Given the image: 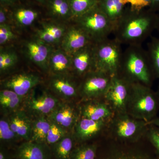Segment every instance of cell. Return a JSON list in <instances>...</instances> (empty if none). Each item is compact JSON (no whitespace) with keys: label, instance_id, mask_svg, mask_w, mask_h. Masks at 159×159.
Listing matches in <instances>:
<instances>
[{"label":"cell","instance_id":"ffe728a7","mask_svg":"<svg viewBox=\"0 0 159 159\" xmlns=\"http://www.w3.org/2000/svg\"><path fill=\"white\" fill-rule=\"evenodd\" d=\"M51 124V121L46 117H37L32 120L30 141L46 144Z\"/></svg>","mask_w":159,"mask_h":159},{"label":"cell","instance_id":"83f0119b","mask_svg":"<svg viewBox=\"0 0 159 159\" xmlns=\"http://www.w3.org/2000/svg\"><path fill=\"white\" fill-rule=\"evenodd\" d=\"M72 17L76 18L94 7L98 0H68Z\"/></svg>","mask_w":159,"mask_h":159},{"label":"cell","instance_id":"6da1fadb","mask_svg":"<svg viewBox=\"0 0 159 159\" xmlns=\"http://www.w3.org/2000/svg\"><path fill=\"white\" fill-rule=\"evenodd\" d=\"M157 13L146 9L128 7L115 26V38L122 44L141 45L156 29Z\"/></svg>","mask_w":159,"mask_h":159},{"label":"cell","instance_id":"52a82bcc","mask_svg":"<svg viewBox=\"0 0 159 159\" xmlns=\"http://www.w3.org/2000/svg\"><path fill=\"white\" fill-rule=\"evenodd\" d=\"M132 83L119 75L112 77L103 99L115 114L127 113Z\"/></svg>","mask_w":159,"mask_h":159},{"label":"cell","instance_id":"7dc6e473","mask_svg":"<svg viewBox=\"0 0 159 159\" xmlns=\"http://www.w3.org/2000/svg\"><path fill=\"white\" fill-rule=\"evenodd\" d=\"M16 159H20V158H16Z\"/></svg>","mask_w":159,"mask_h":159},{"label":"cell","instance_id":"60d3db41","mask_svg":"<svg viewBox=\"0 0 159 159\" xmlns=\"http://www.w3.org/2000/svg\"><path fill=\"white\" fill-rule=\"evenodd\" d=\"M17 0H0L1 5L4 6H12L16 2Z\"/></svg>","mask_w":159,"mask_h":159},{"label":"cell","instance_id":"7c38bea8","mask_svg":"<svg viewBox=\"0 0 159 159\" xmlns=\"http://www.w3.org/2000/svg\"><path fill=\"white\" fill-rule=\"evenodd\" d=\"M109 122L81 117L74 126V137L79 142L87 141L98 134L108 125Z\"/></svg>","mask_w":159,"mask_h":159},{"label":"cell","instance_id":"8992f818","mask_svg":"<svg viewBox=\"0 0 159 159\" xmlns=\"http://www.w3.org/2000/svg\"><path fill=\"white\" fill-rule=\"evenodd\" d=\"M111 135L125 142H135L146 135L149 125L143 120L136 119L127 113L115 114L109 122Z\"/></svg>","mask_w":159,"mask_h":159},{"label":"cell","instance_id":"8d00e7d4","mask_svg":"<svg viewBox=\"0 0 159 159\" xmlns=\"http://www.w3.org/2000/svg\"><path fill=\"white\" fill-rule=\"evenodd\" d=\"M37 36L39 39L47 44L53 43L58 42L52 34L43 29L38 31Z\"/></svg>","mask_w":159,"mask_h":159},{"label":"cell","instance_id":"4316f807","mask_svg":"<svg viewBox=\"0 0 159 159\" xmlns=\"http://www.w3.org/2000/svg\"><path fill=\"white\" fill-rule=\"evenodd\" d=\"M49 8L51 14L57 17H73L68 0H50Z\"/></svg>","mask_w":159,"mask_h":159},{"label":"cell","instance_id":"7402d4cb","mask_svg":"<svg viewBox=\"0 0 159 159\" xmlns=\"http://www.w3.org/2000/svg\"><path fill=\"white\" fill-rule=\"evenodd\" d=\"M49 63L54 73L62 74L72 66V57H69L65 51H56L50 57Z\"/></svg>","mask_w":159,"mask_h":159},{"label":"cell","instance_id":"e0dca14e","mask_svg":"<svg viewBox=\"0 0 159 159\" xmlns=\"http://www.w3.org/2000/svg\"><path fill=\"white\" fill-rule=\"evenodd\" d=\"M8 120L11 129L20 139L30 141L32 120L25 112L16 111L9 116Z\"/></svg>","mask_w":159,"mask_h":159},{"label":"cell","instance_id":"4fadbf2b","mask_svg":"<svg viewBox=\"0 0 159 159\" xmlns=\"http://www.w3.org/2000/svg\"><path fill=\"white\" fill-rule=\"evenodd\" d=\"M94 47L93 43L72 55V66L78 76H84L95 70Z\"/></svg>","mask_w":159,"mask_h":159},{"label":"cell","instance_id":"74e56055","mask_svg":"<svg viewBox=\"0 0 159 159\" xmlns=\"http://www.w3.org/2000/svg\"><path fill=\"white\" fill-rule=\"evenodd\" d=\"M7 19V12L6 6L1 5L0 7V25L6 24Z\"/></svg>","mask_w":159,"mask_h":159},{"label":"cell","instance_id":"44dd1931","mask_svg":"<svg viewBox=\"0 0 159 159\" xmlns=\"http://www.w3.org/2000/svg\"><path fill=\"white\" fill-rule=\"evenodd\" d=\"M51 86L55 93L65 98L76 97L79 92L74 83L61 77H56L52 80Z\"/></svg>","mask_w":159,"mask_h":159},{"label":"cell","instance_id":"1f68e13d","mask_svg":"<svg viewBox=\"0 0 159 159\" xmlns=\"http://www.w3.org/2000/svg\"><path fill=\"white\" fill-rule=\"evenodd\" d=\"M17 61V55L15 53L1 52L0 54V71L1 74L12 67Z\"/></svg>","mask_w":159,"mask_h":159},{"label":"cell","instance_id":"d590c367","mask_svg":"<svg viewBox=\"0 0 159 159\" xmlns=\"http://www.w3.org/2000/svg\"><path fill=\"white\" fill-rule=\"evenodd\" d=\"M43 29L52 34L57 41L64 34V29L61 26L54 25H45Z\"/></svg>","mask_w":159,"mask_h":159},{"label":"cell","instance_id":"d4e9b609","mask_svg":"<svg viewBox=\"0 0 159 159\" xmlns=\"http://www.w3.org/2000/svg\"><path fill=\"white\" fill-rule=\"evenodd\" d=\"M147 52L155 77L159 79V37H151Z\"/></svg>","mask_w":159,"mask_h":159},{"label":"cell","instance_id":"f35d334b","mask_svg":"<svg viewBox=\"0 0 159 159\" xmlns=\"http://www.w3.org/2000/svg\"><path fill=\"white\" fill-rule=\"evenodd\" d=\"M0 159H11L10 154L4 146H1L0 149Z\"/></svg>","mask_w":159,"mask_h":159},{"label":"cell","instance_id":"7bdbcfd3","mask_svg":"<svg viewBox=\"0 0 159 159\" xmlns=\"http://www.w3.org/2000/svg\"><path fill=\"white\" fill-rule=\"evenodd\" d=\"M157 25L156 29L157 31H158L159 33V11L157 13Z\"/></svg>","mask_w":159,"mask_h":159},{"label":"cell","instance_id":"7a4b0ae2","mask_svg":"<svg viewBox=\"0 0 159 159\" xmlns=\"http://www.w3.org/2000/svg\"><path fill=\"white\" fill-rule=\"evenodd\" d=\"M118 75L151 87L155 76L147 51L142 45H129L123 51Z\"/></svg>","mask_w":159,"mask_h":159},{"label":"cell","instance_id":"9a60e30c","mask_svg":"<svg viewBox=\"0 0 159 159\" xmlns=\"http://www.w3.org/2000/svg\"><path fill=\"white\" fill-rule=\"evenodd\" d=\"M49 145L32 141H26L18 147L15 157L21 159H50Z\"/></svg>","mask_w":159,"mask_h":159},{"label":"cell","instance_id":"ba28073f","mask_svg":"<svg viewBox=\"0 0 159 159\" xmlns=\"http://www.w3.org/2000/svg\"><path fill=\"white\" fill-rule=\"evenodd\" d=\"M112 77L108 74L94 70L84 76L79 92L86 100L103 98L109 87Z\"/></svg>","mask_w":159,"mask_h":159},{"label":"cell","instance_id":"f546056e","mask_svg":"<svg viewBox=\"0 0 159 159\" xmlns=\"http://www.w3.org/2000/svg\"><path fill=\"white\" fill-rule=\"evenodd\" d=\"M97 147L95 145H84L74 149L70 159H95Z\"/></svg>","mask_w":159,"mask_h":159},{"label":"cell","instance_id":"5bb4252c","mask_svg":"<svg viewBox=\"0 0 159 159\" xmlns=\"http://www.w3.org/2000/svg\"><path fill=\"white\" fill-rule=\"evenodd\" d=\"M40 81L39 77L34 74H19L7 79L4 82V86L23 97L36 86Z\"/></svg>","mask_w":159,"mask_h":159},{"label":"cell","instance_id":"277c9868","mask_svg":"<svg viewBox=\"0 0 159 159\" xmlns=\"http://www.w3.org/2000/svg\"><path fill=\"white\" fill-rule=\"evenodd\" d=\"M122 44L116 39L108 38L95 43V70L113 77L118 75L123 54Z\"/></svg>","mask_w":159,"mask_h":159},{"label":"cell","instance_id":"484cf974","mask_svg":"<svg viewBox=\"0 0 159 159\" xmlns=\"http://www.w3.org/2000/svg\"><path fill=\"white\" fill-rule=\"evenodd\" d=\"M13 18L20 25H31L38 16L37 11L29 8L20 7L15 9L12 12Z\"/></svg>","mask_w":159,"mask_h":159},{"label":"cell","instance_id":"2e32d148","mask_svg":"<svg viewBox=\"0 0 159 159\" xmlns=\"http://www.w3.org/2000/svg\"><path fill=\"white\" fill-rule=\"evenodd\" d=\"M48 117L51 122L65 129L74 127L79 119L78 113L75 108L66 103H59Z\"/></svg>","mask_w":159,"mask_h":159},{"label":"cell","instance_id":"ab89813d","mask_svg":"<svg viewBox=\"0 0 159 159\" xmlns=\"http://www.w3.org/2000/svg\"><path fill=\"white\" fill-rule=\"evenodd\" d=\"M148 9H150L151 11L156 13L159 12V0H152L150 6L148 7Z\"/></svg>","mask_w":159,"mask_h":159},{"label":"cell","instance_id":"9c48e42d","mask_svg":"<svg viewBox=\"0 0 159 159\" xmlns=\"http://www.w3.org/2000/svg\"><path fill=\"white\" fill-rule=\"evenodd\" d=\"M86 101L80 109L81 117L95 121L110 122L115 115L105 100L99 101L94 99Z\"/></svg>","mask_w":159,"mask_h":159},{"label":"cell","instance_id":"e575fe53","mask_svg":"<svg viewBox=\"0 0 159 159\" xmlns=\"http://www.w3.org/2000/svg\"><path fill=\"white\" fill-rule=\"evenodd\" d=\"M15 34L9 25H0V44L3 45L14 38Z\"/></svg>","mask_w":159,"mask_h":159},{"label":"cell","instance_id":"836d02e7","mask_svg":"<svg viewBox=\"0 0 159 159\" xmlns=\"http://www.w3.org/2000/svg\"><path fill=\"white\" fill-rule=\"evenodd\" d=\"M146 136L159 156V128L155 125H149Z\"/></svg>","mask_w":159,"mask_h":159},{"label":"cell","instance_id":"d6986e66","mask_svg":"<svg viewBox=\"0 0 159 159\" xmlns=\"http://www.w3.org/2000/svg\"><path fill=\"white\" fill-rule=\"evenodd\" d=\"M128 0H98L99 8L116 26L128 7Z\"/></svg>","mask_w":159,"mask_h":159},{"label":"cell","instance_id":"f6af8a7d","mask_svg":"<svg viewBox=\"0 0 159 159\" xmlns=\"http://www.w3.org/2000/svg\"><path fill=\"white\" fill-rule=\"evenodd\" d=\"M35 1L38 2L43 4V3L45 2L46 0H35Z\"/></svg>","mask_w":159,"mask_h":159},{"label":"cell","instance_id":"8fae6325","mask_svg":"<svg viewBox=\"0 0 159 159\" xmlns=\"http://www.w3.org/2000/svg\"><path fill=\"white\" fill-rule=\"evenodd\" d=\"M59 104L57 99L50 94L32 96L28 99L26 107L28 110L37 117L49 116Z\"/></svg>","mask_w":159,"mask_h":159},{"label":"cell","instance_id":"f1b7e54d","mask_svg":"<svg viewBox=\"0 0 159 159\" xmlns=\"http://www.w3.org/2000/svg\"><path fill=\"white\" fill-rule=\"evenodd\" d=\"M20 138L11 129L8 118H2L0 120V140L2 144H13Z\"/></svg>","mask_w":159,"mask_h":159},{"label":"cell","instance_id":"5b68a950","mask_svg":"<svg viewBox=\"0 0 159 159\" xmlns=\"http://www.w3.org/2000/svg\"><path fill=\"white\" fill-rule=\"evenodd\" d=\"M75 19L77 25L86 32L94 43L108 38L115 29L113 24L99 8L98 3Z\"/></svg>","mask_w":159,"mask_h":159},{"label":"cell","instance_id":"ee69618b","mask_svg":"<svg viewBox=\"0 0 159 159\" xmlns=\"http://www.w3.org/2000/svg\"><path fill=\"white\" fill-rule=\"evenodd\" d=\"M143 1H144V2H145L146 3V4H147V5L148 6V8L149 6H150L151 3V2L152 0H143Z\"/></svg>","mask_w":159,"mask_h":159},{"label":"cell","instance_id":"30bf717a","mask_svg":"<svg viewBox=\"0 0 159 159\" xmlns=\"http://www.w3.org/2000/svg\"><path fill=\"white\" fill-rule=\"evenodd\" d=\"M93 43L86 32L77 25L71 27L66 33L63 40L62 48L66 53L72 55Z\"/></svg>","mask_w":159,"mask_h":159},{"label":"cell","instance_id":"ac0fdd59","mask_svg":"<svg viewBox=\"0 0 159 159\" xmlns=\"http://www.w3.org/2000/svg\"><path fill=\"white\" fill-rule=\"evenodd\" d=\"M26 47L31 60L40 67L47 68L50 56V48L48 44L39 39L28 43Z\"/></svg>","mask_w":159,"mask_h":159},{"label":"cell","instance_id":"cb8c5ba5","mask_svg":"<svg viewBox=\"0 0 159 159\" xmlns=\"http://www.w3.org/2000/svg\"><path fill=\"white\" fill-rule=\"evenodd\" d=\"M22 97L11 89H3L0 92L1 107L6 111L14 112L20 105Z\"/></svg>","mask_w":159,"mask_h":159},{"label":"cell","instance_id":"d6a6232c","mask_svg":"<svg viewBox=\"0 0 159 159\" xmlns=\"http://www.w3.org/2000/svg\"><path fill=\"white\" fill-rule=\"evenodd\" d=\"M105 159H150L145 154L138 152L118 151L109 155Z\"/></svg>","mask_w":159,"mask_h":159},{"label":"cell","instance_id":"bcb514c9","mask_svg":"<svg viewBox=\"0 0 159 159\" xmlns=\"http://www.w3.org/2000/svg\"><path fill=\"white\" fill-rule=\"evenodd\" d=\"M157 95L158 97V99L159 100V86L158 88V89L157 91V92H156Z\"/></svg>","mask_w":159,"mask_h":159},{"label":"cell","instance_id":"3957f363","mask_svg":"<svg viewBox=\"0 0 159 159\" xmlns=\"http://www.w3.org/2000/svg\"><path fill=\"white\" fill-rule=\"evenodd\" d=\"M159 108V100L156 92L150 87L132 83L127 113L147 123L155 118Z\"/></svg>","mask_w":159,"mask_h":159},{"label":"cell","instance_id":"603a6c76","mask_svg":"<svg viewBox=\"0 0 159 159\" xmlns=\"http://www.w3.org/2000/svg\"><path fill=\"white\" fill-rule=\"evenodd\" d=\"M74 146L73 137L66 135L52 145V152L56 159H70Z\"/></svg>","mask_w":159,"mask_h":159},{"label":"cell","instance_id":"b9f144b4","mask_svg":"<svg viewBox=\"0 0 159 159\" xmlns=\"http://www.w3.org/2000/svg\"><path fill=\"white\" fill-rule=\"evenodd\" d=\"M148 125H155L159 128V117H156L148 123Z\"/></svg>","mask_w":159,"mask_h":159},{"label":"cell","instance_id":"4dcf8cb0","mask_svg":"<svg viewBox=\"0 0 159 159\" xmlns=\"http://www.w3.org/2000/svg\"><path fill=\"white\" fill-rule=\"evenodd\" d=\"M51 126L47 136L46 144L52 146L67 135L65 129L54 122L51 121Z\"/></svg>","mask_w":159,"mask_h":159}]
</instances>
